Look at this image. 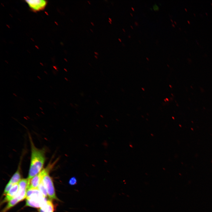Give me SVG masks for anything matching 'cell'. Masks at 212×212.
<instances>
[{
	"mask_svg": "<svg viewBox=\"0 0 212 212\" xmlns=\"http://www.w3.org/2000/svg\"><path fill=\"white\" fill-rule=\"evenodd\" d=\"M31 145L30 162L28 178L30 179L39 173L43 168L46 160L45 148L39 149L34 145L29 136Z\"/></svg>",
	"mask_w": 212,
	"mask_h": 212,
	"instance_id": "obj_1",
	"label": "cell"
},
{
	"mask_svg": "<svg viewBox=\"0 0 212 212\" xmlns=\"http://www.w3.org/2000/svg\"><path fill=\"white\" fill-rule=\"evenodd\" d=\"M49 172L46 173L43 176L42 181L46 189L47 194L51 199L59 200L56 196L53 183Z\"/></svg>",
	"mask_w": 212,
	"mask_h": 212,
	"instance_id": "obj_2",
	"label": "cell"
},
{
	"mask_svg": "<svg viewBox=\"0 0 212 212\" xmlns=\"http://www.w3.org/2000/svg\"><path fill=\"white\" fill-rule=\"evenodd\" d=\"M25 1L30 9L34 12L44 10L48 3L47 1L43 0H27Z\"/></svg>",
	"mask_w": 212,
	"mask_h": 212,
	"instance_id": "obj_3",
	"label": "cell"
},
{
	"mask_svg": "<svg viewBox=\"0 0 212 212\" xmlns=\"http://www.w3.org/2000/svg\"><path fill=\"white\" fill-rule=\"evenodd\" d=\"M47 201L45 197L26 198V206L39 208L44 205Z\"/></svg>",
	"mask_w": 212,
	"mask_h": 212,
	"instance_id": "obj_4",
	"label": "cell"
},
{
	"mask_svg": "<svg viewBox=\"0 0 212 212\" xmlns=\"http://www.w3.org/2000/svg\"><path fill=\"white\" fill-rule=\"evenodd\" d=\"M19 186L18 183L13 185L9 191L6 194V197L2 201L3 203L7 201H9L15 197L19 191Z\"/></svg>",
	"mask_w": 212,
	"mask_h": 212,
	"instance_id": "obj_5",
	"label": "cell"
},
{
	"mask_svg": "<svg viewBox=\"0 0 212 212\" xmlns=\"http://www.w3.org/2000/svg\"><path fill=\"white\" fill-rule=\"evenodd\" d=\"M21 163V162H20L16 171L12 175L9 182L13 185L18 183L22 179Z\"/></svg>",
	"mask_w": 212,
	"mask_h": 212,
	"instance_id": "obj_6",
	"label": "cell"
},
{
	"mask_svg": "<svg viewBox=\"0 0 212 212\" xmlns=\"http://www.w3.org/2000/svg\"><path fill=\"white\" fill-rule=\"evenodd\" d=\"M45 212H54V206L50 200H47L46 203L42 207Z\"/></svg>",
	"mask_w": 212,
	"mask_h": 212,
	"instance_id": "obj_7",
	"label": "cell"
},
{
	"mask_svg": "<svg viewBox=\"0 0 212 212\" xmlns=\"http://www.w3.org/2000/svg\"><path fill=\"white\" fill-rule=\"evenodd\" d=\"M19 202L15 197L13 198L9 201L7 205L2 210L1 212H6L11 208L14 206L18 202Z\"/></svg>",
	"mask_w": 212,
	"mask_h": 212,
	"instance_id": "obj_8",
	"label": "cell"
},
{
	"mask_svg": "<svg viewBox=\"0 0 212 212\" xmlns=\"http://www.w3.org/2000/svg\"><path fill=\"white\" fill-rule=\"evenodd\" d=\"M29 181L28 178L22 179L18 183L19 190H27Z\"/></svg>",
	"mask_w": 212,
	"mask_h": 212,
	"instance_id": "obj_9",
	"label": "cell"
},
{
	"mask_svg": "<svg viewBox=\"0 0 212 212\" xmlns=\"http://www.w3.org/2000/svg\"><path fill=\"white\" fill-rule=\"evenodd\" d=\"M27 190H19L15 196L19 202L24 200L26 197Z\"/></svg>",
	"mask_w": 212,
	"mask_h": 212,
	"instance_id": "obj_10",
	"label": "cell"
},
{
	"mask_svg": "<svg viewBox=\"0 0 212 212\" xmlns=\"http://www.w3.org/2000/svg\"><path fill=\"white\" fill-rule=\"evenodd\" d=\"M38 189L43 194L44 197H46L48 195L46 189L42 180L39 184Z\"/></svg>",
	"mask_w": 212,
	"mask_h": 212,
	"instance_id": "obj_11",
	"label": "cell"
},
{
	"mask_svg": "<svg viewBox=\"0 0 212 212\" xmlns=\"http://www.w3.org/2000/svg\"><path fill=\"white\" fill-rule=\"evenodd\" d=\"M13 185L9 182L6 185L3 193V195H5L10 190Z\"/></svg>",
	"mask_w": 212,
	"mask_h": 212,
	"instance_id": "obj_12",
	"label": "cell"
},
{
	"mask_svg": "<svg viewBox=\"0 0 212 212\" xmlns=\"http://www.w3.org/2000/svg\"><path fill=\"white\" fill-rule=\"evenodd\" d=\"M77 180L76 177L74 176L72 177L69 180L68 183L71 186H74L77 184Z\"/></svg>",
	"mask_w": 212,
	"mask_h": 212,
	"instance_id": "obj_13",
	"label": "cell"
},
{
	"mask_svg": "<svg viewBox=\"0 0 212 212\" xmlns=\"http://www.w3.org/2000/svg\"><path fill=\"white\" fill-rule=\"evenodd\" d=\"M153 7L154 10H158L159 9L158 6L156 4H155L153 6Z\"/></svg>",
	"mask_w": 212,
	"mask_h": 212,
	"instance_id": "obj_14",
	"label": "cell"
},
{
	"mask_svg": "<svg viewBox=\"0 0 212 212\" xmlns=\"http://www.w3.org/2000/svg\"><path fill=\"white\" fill-rule=\"evenodd\" d=\"M134 23H135V24L136 25L138 26V23L137 22H136V21H135Z\"/></svg>",
	"mask_w": 212,
	"mask_h": 212,
	"instance_id": "obj_15",
	"label": "cell"
},
{
	"mask_svg": "<svg viewBox=\"0 0 212 212\" xmlns=\"http://www.w3.org/2000/svg\"><path fill=\"white\" fill-rule=\"evenodd\" d=\"M94 53H95V54L96 55H99V54H98V53L97 52H94Z\"/></svg>",
	"mask_w": 212,
	"mask_h": 212,
	"instance_id": "obj_16",
	"label": "cell"
},
{
	"mask_svg": "<svg viewBox=\"0 0 212 212\" xmlns=\"http://www.w3.org/2000/svg\"><path fill=\"white\" fill-rule=\"evenodd\" d=\"M108 19H109V21H111V22L112 21V19H111V18H108Z\"/></svg>",
	"mask_w": 212,
	"mask_h": 212,
	"instance_id": "obj_17",
	"label": "cell"
},
{
	"mask_svg": "<svg viewBox=\"0 0 212 212\" xmlns=\"http://www.w3.org/2000/svg\"><path fill=\"white\" fill-rule=\"evenodd\" d=\"M91 24L92 26H94V23H93L92 22H91Z\"/></svg>",
	"mask_w": 212,
	"mask_h": 212,
	"instance_id": "obj_18",
	"label": "cell"
},
{
	"mask_svg": "<svg viewBox=\"0 0 212 212\" xmlns=\"http://www.w3.org/2000/svg\"><path fill=\"white\" fill-rule=\"evenodd\" d=\"M94 57H95V58L96 59H98V57H97V55H95L94 56Z\"/></svg>",
	"mask_w": 212,
	"mask_h": 212,
	"instance_id": "obj_19",
	"label": "cell"
},
{
	"mask_svg": "<svg viewBox=\"0 0 212 212\" xmlns=\"http://www.w3.org/2000/svg\"><path fill=\"white\" fill-rule=\"evenodd\" d=\"M118 39L120 42H121V39H120V38H118Z\"/></svg>",
	"mask_w": 212,
	"mask_h": 212,
	"instance_id": "obj_20",
	"label": "cell"
},
{
	"mask_svg": "<svg viewBox=\"0 0 212 212\" xmlns=\"http://www.w3.org/2000/svg\"><path fill=\"white\" fill-rule=\"evenodd\" d=\"M108 21H109V23L110 24H112V22H111V21H109V20Z\"/></svg>",
	"mask_w": 212,
	"mask_h": 212,
	"instance_id": "obj_21",
	"label": "cell"
},
{
	"mask_svg": "<svg viewBox=\"0 0 212 212\" xmlns=\"http://www.w3.org/2000/svg\"><path fill=\"white\" fill-rule=\"evenodd\" d=\"M87 2L89 4H91V3L90 1H87Z\"/></svg>",
	"mask_w": 212,
	"mask_h": 212,
	"instance_id": "obj_22",
	"label": "cell"
},
{
	"mask_svg": "<svg viewBox=\"0 0 212 212\" xmlns=\"http://www.w3.org/2000/svg\"><path fill=\"white\" fill-rule=\"evenodd\" d=\"M131 9L133 11H134V9L133 7H131Z\"/></svg>",
	"mask_w": 212,
	"mask_h": 212,
	"instance_id": "obj_23",
	"label": "cell"
},
{
	"mask_svg": "<svg viewBox=\"0 0 212 212\" xmlns=\"http://www.w3.org/2000/svg\"><path fill=\"white\" fill-rule=\"evenodd\" d=\"M90 30L91 31V32H93V30H92V29H90Z\"/></svg>",
	"mask_w": 212,
	"mask_h": 212,
	"instance_id": "obj_24",
	"label": "cell"
},
{
	"mask_svg": "<svg viewBox=\"0 0 212 212\" xmlns=\"http://www.w3.org/2000/svg\"><path fill=\"white\" fill-rule=\"evenodd\" d=\"M172 26H173L175 27V25L173 24H172Z\"/></svg>",
	"mask_w": 212,
	"mask_h": 212,
	"instance_id": "obj_25",
	"label": "cell"
},
{
	"mask_svg": "<svg viewBox=\"0 0 212 212\" xmlns=\"http://www.w3.org/2000/svg\"><path fill=\"white\" fill-rule=\"evenodd\" d=\"M187 21H188V24H190V22L188 20Z\"/></svg>",
	"mask_w": 212,
	"mask_h": 212,
	"instance_id": "obj_26",
	"label": "cell"
},
{
	"mask_svg": "<svg viewBox=\"0 0 212 212\" xmlns=\"http://www.w3.org/2000/svg\"><path fill=\"white\" fill-rule=\"evenodd\" d=\"M122 30L123 31H124V32H125V29H124L122 28Z\"/></svg>",
	"mask_w": 212,
	"mask_h": 212,
	"instance_id": "obj_27",
	"label": "cell"
},
{
	"mask_svg": "<svg viewBox=\"0 0 212 212\" xmlns=\"http://www.w3.org/2000/svg\"><path fill=\"white\" fill-rule=\"evenodd\" d=\"M130 14L131 15V16H133L132 14V13H130Z\"/></svg>",
	"mask_w": 212,
	"mask_h": 212,
	"instance_id": "obj_28",
	"label": "cell"
},
{
	"mask_svg": "<svg viewBox=\"0 0 212 212\" xmlns=\"http://www.w3.org/2000/svg\"><path fill=\"white\" fill-rule=\"evenodd\" d=\"M185 10H186V11H187V9H186L185 8Z\"/></svg>",
	"mask_w": 212,
	"mask_h": 212,
	"instance_id": "obj_29",
	"label": "cell"
},
{
	"mask_svg": "<svg viewBox=\"0 0 212 212\" xmlns=\"http://www.w3.org/2000/svg\"><path fill=\"white\" fill-rule=\"evenodd\" d=\"M128 37H130H130H131V36H130V35H129L128 36Z\"/></svg>",
	"mask_w": 212,
	"mask_h": 212,
	"instance_id": "obj_30",
	"label": "cell"
},
{
	"mask_svg": "<svg viewBox=\"0 0 212 212\" xmlns=\"http://www.w3.org/2000/svg\"><path fill=\"white\" fill-rule=\"evenodd\" d=\"M170 20H171V21L172 22H173V20H172V19H170Z\"/></svg>",
	"mask_w": 212,
	"mask_h": 212,
	"instance_id": "obj_31",
	"label": "cell"
},
{
	"mask_svg": "<svg viewBox=\"0 0 212 212\" xmlns=\"http://www.w3.org/2000/svg\"><path fill=\"white\" fill-rule=\"evenodd\" d=\"M130 26H131V28H132V29L133 28L132 26L131 25Z\"/></svg>",
	"mask_w": 212,
	"mask_h": 212,
	"instance_id": "obj_32",
	"label": "cell"
},
{
	"mask_svg": "<svg viewBox=\"0 0 212 212\" xmlns=\"http://www.w3.org/2000/svg\"><path fill=\"white\" fill-rule=\"evenodd\" d=\"M65 78L67 81H68L67 79L66 78Z\"/></svg>",
	"mask_w": 212,
	"mask_h": 212,
	"instance_id": "obj_33",
	"label": "cell"
},
{
	"mask_svg": "<svg viewBox=\"0 0 212 212\" xmlns=\"http://www.w3.org/2000/svg\"><path fill=\"white\" fill-rule=\"evenodd\" d=\"M174 22H175V24H176V22H175V21H174Z\"/></svg>",
	"mask_w": 212,
	"mask_h": 212,
	"instance_id": "obj_34",
	"label": "cell"
},
{
	"mask_svg": "<svg viewBox=\"0 0 212 212\" xmlns=\"http://www.w3.org/2000/svg\"><path fill=\"white\" fill-rule=\"evenodd\" d=\"M146 58L148 60H149V59H148L147 58Z\"/></svg>",
	"mask_w": 212,
	"mask_h": 212,
	"instance_id": "obj_35",
	"label": "cell"
},
{
	"mask_svg": "<svg viewBox=\"0 0 212 212\" xmlns=\"http://www.w3.org/2000/svg\"><path fill=\"white\" fill-rule=\"evenodd\" d=\"M179 29H180V30H181V29H180V28H179Z\"/></svg>",
	"mask_w": 212,
	"mask_h": 212,
	"instance_id": "obj_36",
	"label": "cell"
},
{
	"mask_svg": "<svg viewBox=\"0 0 212 212\" xmlns=\"http://www.w3.org/2000/svg\"><path fill=\"white\" fill-rule=\"evenodd\" d=\"M150 9H151V10L152 9L151 8H150Z\"/></svg>",
	"mask_w": 212,
	"mask_h": 212,
	"instance_id": "obj_37",
	"label": "cell"
}]
</instances>
